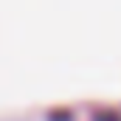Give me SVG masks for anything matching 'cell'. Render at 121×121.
Returning <instances> with one entry per match:
<instances>
[{
    "instance_id": "1",
    "label": "cell",
    "mask_w": 121,
    "mask_h": 121,
    "mask_svg": "<svg viewBox=\"0 0 121 121\" xmlns=\"http://www.w3.org/2000/svg\"><path fill=\"white\" fill-rule=\"evenodd\" d=\"M96 121H121V116H113V113H96Z\"/></svg>"
}]
</instances>
